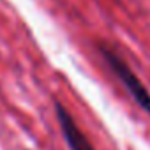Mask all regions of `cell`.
I'll list each match as a JSON object with an SVG mask.
<instances>
[{"label": "cell", "mask_w": 150, "mask_h": 150, "mask_svg": "<svg viewBox=\"0 0 150 150\" xmlns=\"http://www.w3.org/2000/svg\"><path fill=\"white\" fill-rule=\"evenodd\" d=\"M97 51H99L101 58L104 60L106 67L113 72V76L120 81V85L132 97V101L146 115H150V92L145 87V83L138 78V74L132 71V67L127 64V60L122 58L117 50H113L111 46H108L104 42L97 44Z\"/></svg>", "instance_id": "6da1fadb"}, {"label": "cell", "mask_w": 150, "mask_h": 150, "mask_svg": "<svg viewBox=\"0 0 150 150\" xmlns=\"http://www.w3.org/2000/svg\"><path fill=\"white\" fill-rule=\"evenodd\" d=\"M53 110H55V117H57L58 127L62 131L64 141L67 143L69 150H96L92 141L88 139V136L81 131V127L76 124V120L72 118V115L67 111V108L62 103L55 101Z\"/></svg>", "instance_id": "7a4b0ae2"}]
</instances>
